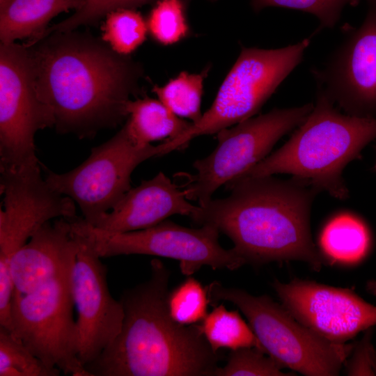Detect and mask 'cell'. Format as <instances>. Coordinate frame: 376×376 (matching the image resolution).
<instances>
[{
    "label": "cell",
    "mask_w": 376,
    "mask_h": 376,
    "mask_svg": "<svg viewBox=\"0 0 376 376\" xmlns=\"http://www.w3.org/2000/svg\"><path fill=\"white\" fill-rule=\"evenodd\" d=\"M84 0H15L0 12L1 42L32 37L31 42L46 29L55 16L79 9Z\"/></svg>",
    "instance_id": "cell-18"
},
{
    "label": "cell",
    "mask_w": 376,
    "mask_h": 376,
    "mask_svg": "<svg viewBox=\"0 0 376 376\" xmlns=\"http://www.w3.org/2000/svg\"><path fill=\"white\" fill-rule=\"evenodd\" d=\"M106 17L102 40L118 54L127 56L146 40V21L134 9H118L107 14Z\"/></svg>",
    "instance_id": "cell-24"
},
{
    "label": "cell",
    "mask_w": 376,
    "mask_h": 376,
    "mask_svg": "<svg viewBox=\"0 0 376 376\" xmlns=\"http://www.w3.org/2000/svg\"><path fill=\"white\" fill-rule=\"evenodd\" d=\"M375 170H376V163H375Z\"/></svg>",
    "instance_id": "cell-33"
},
{
    "label": "cell",
    "mask_w": 376,
    "mask_h": 376,
    "mask_svg": "<svg viewBox=\"0 0 376 376\" xmlns=\"http://www.w3.org/2000/svg\"><path fill=\"white\" fill-rule=\"evenodd\" d=\"M54 125L39 97L31 46L0 45V171L40 164L36 133Z\"/></svg>",
    "instance_id": "cell-9"
},
{
    "label": "cell",
    "mask_w": 376,
    "mask_h": 376,
    "mask_svg": "<svg viewBox=\"0 0 376 376\" xmlns=\"http://www.w3.org/2000/svg\"><path fill=\"white\" fill-rule=\"evenodd\" d=\"M205 288L212 306L225 301L243 313L266 353L282 367L308 376L337 375L352 349L317 334L267 295L253 296L217 281Z\"/></svg>",
    "instance_id": "cell-5"
},
{
    "label": "cell",
    "mask_w": 376,
    "mask_h": 376,
    "mask_svg": "<svg viewBox=\"0 0 376 376\" xmlns=\"http://www.w3.org/2000/svg\"><path fill=\"white\" fill-rule=\"evenodd\" d=\"M127 112L125 127L131 140L139 146L164 139L171 140L192 124L174 114L159 100L150 97L130 100Z\"/></svg>",
    "instance_id": "cell-19"
},
{
    "label": "cell",
    "mask_w": 376,
    "mask_h": 376,
    "mask_svg": "<svg viewBox=\"0 0 376 376\" xmlns=\"http://www.w3.org/2000/svg\"><path fill=\"white\" fill-rule=\"evenodd\" d=\"M334 104L318 88L313 110L289 140L239 177L287 173L320 192L347 198L343 170L376 139V118L343 114Z\"/></svg>",
    "instance_id": "cell-4"
},
{
    "label": "cell",
    "mask_w": 376,
    "mask_h": 376,
    "mask_svg": "<svg viewBox=\"0 0 376 376\" xmlns=\"http://www.w3.org/2000/svg\"><path fill=\"white\" fill-rule=\"evenodd\" d=\"M10 330L0 326V376H58Z\"/></svg>",
    "instance_id": "cell-23"
},
{
    "label": "cell",
    "mask_w": 376,
    "mask_h": 376,
    "mask_svg": "<svg viewBox=\"0 0 376 376\" xmlns=\"http://www.w3.org/2000/svg\"><path fill=\"white\" fill-rule=\"evenodd\" d=\"M208 71L209 68L199 74L181 72L165 85H155L152 91L159 100L174 114L178 117L187 118L192 120V123H196L203 115L201 102L203 82Z\"/></svg>",
    "instance_id": "cell-22"
},
{
    "label": "cell",
    "mask_w": 376,
    "mask_h": 376,
    "mask_svg": "<svg viewBox=\"0 0 376 376\" xmlns=\"http://www.w3.org/2000/svg\"><path fill=\"white\" fill-rule=\"evenodd\" d=\"M150 270L148 280L123 291L121 330L86 370L91 376H214L220 357L199 324H179L169 313V270L157 258Z\"/></svg>",
    "instance_id": "cell-3"
},
{
    "label": "cell",
    "mask_w": 376,
    "mask_h": 376,
    "mask_svg": "<svg viewBox=\"0 0 376 376\" xmlns=\"http://www.w3.org/2000/svg\"><path fill=\"white\" fill-rule=\"evenodd\" d=\"M81 227L100 258L141 254L177 260L181 272L191 276L203 265L236 269L243 260L233 249L219 243V231L210 225L187 228L171 221L142 230L112 233L94 227L83 217Z\"/></svg>",
    "instance_id": "cell-11"
},
{
    "label": "cell",
    "mask_w": 376,
    "mask_h": 376,
    "mask_svg": "<svg viewBox=\"0 0 376 376\" xmlns=\"http://www.w3.org/2000/svg\"><path fill=\"white\" fill-rule=\"evenodd\" d=\"M15 0H0V12L3 11Z\"/></svg>",
    "instance_id": "cell-30"
},
{
    "label": "cell",
    "mask_w": 376,
    "mask_h": 376,
    "mask_svg": "<svg viewBox=\"0 0 376 376\" xmlns=\"http://www.w3.org/2000/svg\"><path fill=\"white\" fill-rule=\"evenodd\" d=\"M164 143L136 145L124 126L107 142L93 148L90 156L75 169L56 173L41 167L48 185L78 205L83 219L93 225L131 189V175L145 160L167 154Z\"/></svg>",
    "instance_id": "cell-10"
},
{
    "label": "cell",
    "mask_w": 376,
    "mask_h": 376,
    "mask_svg": "<svg viewBox=\"0 0 376 376\" xmlns=\"http://www.w3.org/2000/svg\"><path fill=\"white\" fill-rule=\"evenodd\" d=\"M367 4L361 25L344 26L343 39L311 72L318 88L347 114L376 118V0Z\"/></svg>",
    "instance_id": "cell-13"
},
{
    "label": "cell",
    "mask_w": 376,
    "mask_h": 376,
    "mask_svg": "<svg viewBox=\"0 0 376 376\" xmlns=\"http://www.w3.org/2000/svg\"><path fill=\"white\" fill-rule=\"evenodd\" d=\"M183 1L186 3L189 0H183Z\"/></svg>",
    "instance_id": "cell-32"
},
{
    "label": "cell",
    "mask_w": 376,
    "mask_h": 376,
    "mask_svg": "<svg viewBox=\"0 0 376 376\" xmlns=\"http://www.w3.org/2000/svg\"><path fill=\"white\" fill-rule=\"evenodd\" d=\"M310 38L278 49L242 47L221 84L212 106L178 136L166 140L171 152L201 135L219 131L257 113L285 79L301 62Z\"/></svg>",
    "instance_id": "cell-6"
},
{
    "label": "cell",
    "mask_w": 376,
    "mask_h": 376,
    "mask_svg": "<svg viewBox=\"0 0 376 376\" xmlns=\"http://www.w3.org/2000/svg\"><path fill=\"white\" fill-rule=\"evenodd\" d=\"M359 3L360 0H251L256 12L273 6L299 10L315 15L320 21V26L313 35L324 29L334 28L345 6L355 7Z\"/></svg>",
    "instance_id": "cell-27"
},
{
    "label": "cell",
    "mask_w": 376,
    "mask_h": 376,
    "mask_svg": "<svg viewBox=\"0 0 376 376\" xmlns=\"http://www.w3.org/2000/svg\"><path fill=\"white\" fill-rule=\"evenodd\" d=\"M167 304L175 322L190 325L201 322L206 317L209 300L205 288L195 278L188 276L169 292Z\"/></svg>",
    "instance_id": "cell-26"
},
{
    "label": "cell",
    "mask_w": 376,
    "mask_h": 376,
    "mask_svg": "<svg viewBox=\"0 0 376 376\" xmlns=\"http://www.w3.org/2000/svg\"><path fill=\"white\" fill-rule=\"evenodd\" d=\"M155 0H84L83 5L70 17L46 29L42 39L53 32H68L82 25L97 23L109 13L121 8H132L146 5Z\"/></svg>",
    "instance_id": "cell-29"
},
{
    "label": "cell",
    "mask_w": 376,
    "mask_h": 376,
    "mask_svg": "<svg viewBox=\"0 0 376 376\" xmlns=\"http://www.w3.org/2000/svg\"><path fill=\"white\" fill-rule=\"evenodd\" d=\"M183 0H158L146 20L152 38L163 45L176 43L189 36Z\"/></svg>",
    "instance_id": "cell-25"
},
{
    "label": "cell",
    "mask_w": 376,
    "mask_h": 376,
    "mask_svg": "<svg viewBox=\"0 0 376 376\" xmlns=\"http://www.w3.org/2000/svg\"><path fill=\"white\" fill-rule=\"evenodd\" d=\"M224 198L198 205L190 217L228 236L244 264L301 260L319 270L324 263L310 229L313 201L320 191L292 178L239 177L226 185Z\"/></svg>",
    "instance_id": "cell-2"
},
{
    "label": "cell",
    "mask_w": 376,
    "mask_h": 376,
    "mask_svg": "<svg viewBox=\"0 0 376 376\" xmlns=\"http://www.w3.org/2000/svg\"><path fill=\"white\" fill-rule=\"evenodd\" d=\"M162 172L131 188L109 212L92 225L112 233H125L154 226L180 214L191 217L198 208Z\"/></svg>",
    "instance_id": "cell-16"
},
{
    "label": "cell",
    "mask_w": 376,
    "mask_h": 376,
    "mask_svg": "<svg viewBox=\"0 0 376 376\" xmlns=\"http://www.w3.org/2000/svg\"><path fill=\"white\" fill-rule=\"evenodd\" d=\"M70 220L77 243L72 286L77 312L78 357L85 366L117 337L124 311L120 301L113 299L109 292L107 268L83 230L79 218Z\"/></svg>",
    "instance_id": "cell-14"
},
{
    "label": "cell",
    "mask_w": 376,
    "mask_h": 376,
    "mask_svg": "<svg viewBox=\"0 0 376 376\" xmlns=\"http://www.w3.org/2000/svg\"><path fill=\"white\" fill-rule=\"evenodd\" d=\"M47 36L32 50L38 93L58 132L92 136L128 116L127 104L143 75L140 65L86 35Z\"/></svg>",
    "instance_id": "cell-1"
},
{
    "label": "cell",
    "mask_w": 376,
    "mask_h": 376,
    "mask_svg": "<svg viewBox=\"0 0 376 376\" xmlns=\"http://www.w3.org/2000/svg\"><path fill=\"white\" fill-rule=\"evenodd\" d=\"M0 173V296L8 299L13 292L14 254L47 222L77 217L73 200L55 191L42 177L41 163Z\"/></svg>",
    "instance_id": "cell-12"
},
{
    "label": "cell",
    "mask_w": 376,
    "mask_h": 376,
    "mask_svg": "<svg viewBox=\"0 0 376 376\" xmlns=\"http://www.w3.org/2000/svg\"><path fill=\"white\" fill-rule=\"evenodd\" d=\"M313 107V103H308L274 109L217 132L215 149L194 163L195 174L187 175L183 187L187 199L205 205L219 187L265 158L283 136L304 122Z\"/></svg>",
    "instance_id": "cell-8"
},
{
    "label": "cell",
    "mask_w": 376,
    "mask_h": 376,
    "mask_svg": "<svg viewBox=\"0 0 376 376\" xmlns=\"http://www.w3.org/2000/svg\"><path fill=\"white\" fill-rule=\"evenodd\" d=\"M370 244L371 236L366 224L348 212L329 220L320 237L323 253L332 261L344 264L361 261L367 255Z\"/></svg>",
    "instance_id": "cell-20"
},
{
    "label": "cell",
    "mask_w": 376,
    "mask_h": 376,
    "mask_svg": "<svg viewBox=\"0 0 376 376\" xmlns=\"http://www.w3.org/2000/svg\"><path fill=\"white\" fill-rule=\"evenodd\" d=\"M368 290L374 295H376V281H372L368 283Z\"/></svg>",
    "instance_id": "cell-31"
},
{
    "label": "cell",
    "mask_w": 376,
    "mask_h": 376,
    "mask_svg": "<svg viewBox=\"0 0 376 376\" xmlns=\"http://www.w3.org/2000/svg\"><path fill=\"white\" fill-rule=\"evenodd\" d=\"M255 347H242L231 350L227 363L218 367L214 376H283L290 375L283 373V368L270 356Z\"/></svg>",
    "instance_id": "cell-28"
},
{
    "label": "cell",
    "mask_w": 376,
    "mask_h": 376,
    "mask_svg": "<svg viewBox=\"0 0 376 376\" xmlns=\"http://www.w3.org/2000/svg\"><path fill=\"white\" fill-rule=\"evenodd\" d=\"M73 266L30 292L13 295L11 331L49 367L65 375L91 376L78 357Z\"/></svg>",
    "instance_id": "cell-7"
},
{
    "label": "cell",
    "mask_w": 376,
    "mask_h": 376,
    "mask_svg": "<svg viewBox=\"0 0 376 376\" xmlns=\"http://www.w3.org/2000/svg\"><path fill=\"white\" fill-rule=\"evenodd\" d=\"M213 307L199 326L214 352H218L220 348L235 350L255 347L266 353L249 324L237 311H228L222 304Z\"/></svg>",
    "instance_id": "cell-21"
},
{
    "label": "cell",
    "mask_w": 376,
    "mask_h": 376,
    "mask_svg": "<svg viewBox=\"0 0 376 376\" xmlns=\"http://www.w3.org/2000/svg\"><path fill=\"white\" fill-rule=\"evenodd\" d=\"M77 251L70 219L45 224L11 259L13 295L30 292L73 265Z\"/></svg>",
    "instance_id": "cell-17"
},
{
    "label": "cell",
    "mask_w": 376,
    "mask_h": 376,
    "mask_svg": "<svg viewBox=\"0 0 376 376\" xmlns=\"http://www.w3.org/2000/svg\"><path fill=\"white\" fill-rule=\"evenodd\" d=\"M273 287L296 320L330 341L343 343L376 325V306L349 289L299 279Z\"/></svg>",
    "instance_id": "cell-15"
}]
</instances>
